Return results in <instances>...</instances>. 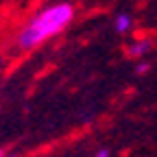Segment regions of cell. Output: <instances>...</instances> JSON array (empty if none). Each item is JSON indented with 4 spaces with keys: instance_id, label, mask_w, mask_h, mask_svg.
Wrapping results in <instances>:
<instances>
[{
    "instance_id": "obj_7",
    "label": "cell",
    "mask_w": 157,
    "mask_h": 157,
    "mask_svg": "<svg viewBox=\"0 0 157 157\" xmlns=\"http://www.w3.org/2000/svg\"><path fill=\"white\" fill-rule=\"evenodd\" d=\"M2 155H5V153H2V151H0V157H2Z\"/></svg>"
},
{
    "instance_id": "obj_1",
    "label": "cell",
    "mask_w": 157,
    "mask_h": 157,
    "mask_svg": "<svg viewBox=\"0 0 157 157\" xmlns=\"http://www.w3.org/2000/svg\"><path fill=\"white\" fill-rule=\"evenodd\" d=\"M74 17V9L68 2H57L50 5L42 11H37L29 22L24 24V29L17 35V46L22 50H31L39 44H44L46 39L59 35Z\"/></svg>"
},
{
    "instance_id": "obj_2",
    "label": "cell",
    "mask_w": 157,
    "mask_h": 157,
    "mask_svg": "<svg viewBox=\"0 0 157 157\" xmlns=\"http://www.w3.org/2000/svg\"><path fill=\"white\" fill-rule=\"evenodd\" d=\"M113 26H116V31H118V33H127V31L131 29V17H129L127 13L116 15V22H113Z\"/></svg>"
},
{
    "instance_id": "obj_6",
    "label": "cell",
    "mask_w": 157,
    "mask_h": 157,
    "mask_svg": "<svg viewBox=\"0 0 157 157\" xmlns=\"http://www.w3.org/2000/svg\"><path fill=\"white\" fill-rule=\"evenodd\" d=\"M2 157H17V155H2Z\"/></svg>"
},
{
    "instance_id": "obj_5",
    "label": "cell",
    "mask_w": 157,
    "mask_h": 157,
    "mask_svg": "<svg viewBox=\"0 0 157 157\" xmlns=\"http://www.w3.org/2000/svg\"><path fill=\"white\" fill-rule=\"evenodd\" d=\"M96 157H109V151L107 148H101V151L96 153Z\"/></svg>"
},
{
    "instance_id": "obj_4",
    "label": "cell",
    "mask_w": 157,
    "mask_h": 157,
    "mask_svg": "<svg viewBox=\"0 0 157 157\" xmlns=\"http://www.w3.org/2000/svg\"><path fill=\"white\" fill-rule=\"evenodd\" d=\"M146 70H148V66H146V63H140V66H137V74H144Z\"/></svg>"
},
{
    "instance_id": "obj_3",
    "label": "cell",
    "mask_w": 157,
    "mask_h": 157,
    "mask_svg": "<svg viewBox=\"0 0 157 157\" xmlns=\"http://www.w3.org/2000/svg\"><path fill=\"white\" fill-rule=\"evenodd\" d=\"M148 48H151V42H148V39H142V42H135V44L131 46L129 52H131L133 57H137V55H144Z\"/></svg>"
}]
</instances>
